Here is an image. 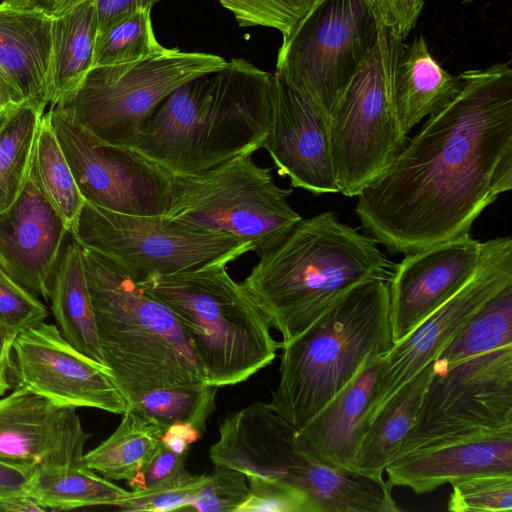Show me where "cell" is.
<instances>
[{
  "instance_id": "obj_21",
  "label": "cell",
  "mask_w": 512,
  "mask_h": 512,
  "mask_svg": "<svg viewBox=\"0 0 512 512\" xmlns=\"http://www.w3.org/2000/svg\"><path fill=\"white\" fill-rule=\"evenodd\" d=\"M384 356L367 362L304 427L295 443L304 454L332 465L352 468L369 426V412Z\"/></svg>"
},
{
  "instance_id": "obj_15",
  "label": "cell",
  "mask_w": 512,
  "mask_h": 512,
  "mask_svg": "<svg viewBox=\"0 0 512 512\" xmlns=\"http://www.w3.org/2000/svg\"><path fill=\"white\" fill-rule=\"evenodd\" d=\"M18 385L66 407H90L115 414L129 408L110 370L71 345L45 321L18 334L13 343Z\"/></svg>"
},
{
  "instance_id": "obj_11",
  "label": "cell",
  "mask_w": 512,
  "mask_h": 512,
  "mask_svg": "<svg viewBox=\"0 0 512 512\" xmlns=\"http://www.w3.org/2000/svg\"><path fill=\"white\" fill-rule=\"evenodd\" d=\"M510 430L512 344L450 365L435 363L416 422L396 458L418 449Z\"/></svg>"
},
{
  "instance_id": "obj_25",
  "label": "cell",
  "mask_w": 512,
  "mask_h": 512,
  "mask_svg": "<svg viewBox=\"0 0 512 512\" xmlns=\"http://www.w3.org/2000/svg\"><path fill=\"white\" fill-rule=\"evenodd\" d=\"M435 359L402 385L371 420L353 469L383 478L385 468L396 458L416 422L424 393L435 372Z\"/></svg>"
},
{
  "instance_id": "obj_45",
  "label": "cell",
  "mask_w": 512,
  "mask_h": 512,
  "mask_svg": "<svg viewBox=\"0 0 512 512\" xmlns=\"http://www.w3.org/2000/svg\"><path fill=\"white\" fill-rule=\"evenodd\" d=\"M15 338L0 325V396L10 388L9 371L12 368Z\"/></svg>"
},
{
  "instance_id": "obj_10",
  "label": "cell",
  "mask_w": 512,
  "mask_h": 512,
  "mask_svg": "<svg viewBox=\"0 0 512 512\" xmlns=\"http://www.w3.org/2000/svg\"><path fill=\"white\" fill-rule=\"evenodd\" d=\"M71 237L124 268L136 281L236 261L248 242L164 215H129L85 201Z\"/></svg>"
},
{
  "instance_id": "obj_40",
  "label": "cell",
  "mask_w": 512,
  "mask_h": 512,
  "mask_svg": "<svg viewBox=\"0 0 512 512\" xmlns=\"http://www.w3.org/2000/svg\"><path fill=\"white\" fill-rule=\"evenodd\" d=\"M246 477L249 495L237 512H311L306 496L296 487L280 480Z\"/></svg>"
},
{
  "instance_id": "obj_19",
  "label": "cell",
  "mask_w": 512,
  "mask_h": 512,
  "mask_svg": "<svg viewBox=\"0 0 512 512\" xmlns=\"http://www.w3.org/2000/svg\"><path fill=\"white\" fill-rule=\"evenodd\" d=\"M69 231L30 170L14 203L0 213V267L14 282L48 301Z\"/></svg>"
},
{
  "instance_id": "obj_1",
  "label": "cell",
  "mask_w": 512,
  "mask_h": 512,
  "mask_svg": "<svg viewBox=\"0 0 512 512\" xmlns=\"http://www.w3.org/2000/svg\"><path fill=\"white\" fill-rule=\"evenodd\" d=\"M460 77V92L356 196L362 227L392 254L470 234L500 195L496 168L512 153V69L494 64Z\"/></svg>"
},
{
  "instance_id": "obj_17",
  "label": "cell",
  "mask_w": 512,
  "mask_h": 512,
  "mask_svg": "<svg viewBox=\"0 0 512 512\" xmlns=\"http://www.w3.org/2000/svg\"><path fill=\"white\" fill-rule=\"evenodd\" d=\"M86 433L76 408L60 406L24 387L0 396V462L32 473L83 463Z\"/></svg>"
},
{
  "instance_id": "obj_39",
  "label": "cell",
  "mask_w": 512,
  "mask_h": 512,
  "mask_svg": "<svg viewBox=\"0 0 512 512\" xmlns=\"http://www.w3.org/2000/svg\"><path fill=\"white\" fill-rule=\"evenodd\" d=\"M40 299L0 272V325L14 338L48 316Z\"/></svg>"
},
{
  "instance_id": "obj_35",
  "label": "cell",
  "mask_w": 512,
  "mask_h": 512,
  "mask_svg": "<svg viewBox=\"0 0 512 512\" xmlns=\"http://www.w3.org/2000/svg\"><path fill=\"white\" fill-rule=\"evenodd\" d=\"M319 0H219L240 27L277 29L282 41L291 36Z\"/></svg>"
},
{
  "instance_id": "obj_27",
  "label": "cell",
  "mask_w": 512,
  "mask_h": 512,
  "mask_svg": "<svg viewBox=\"0 0 512 512\" xmlns=\"http://www.w3.org/2000/svg\"><path fill=\"white\" fill-rule=\"evenodd\" d=\"M98 20L94 0L52 18V72L49 107L74 92L93 68Z\"/></svg>"
},
{
  "instance_id": "obj_6",
  "label": "cell",
  "mask_w": 512,
  "mask_h": 512,
  "mask_svg": "<svg viewBox=\"0 0 512 512\" xmlns=\"http://www.w3.org/2000/svg\"><path fill=\"white\" fill-rule=\"evenodd\" d=\"M138 282L175 314L192 342L207 384L222 387L243 382L275 359L280 343L226 264L152 274Z\"/></svg>"
},
{
  "instance_id": "obj_50",
  "label": "cell",
  "mask_w": 512,
  "mask_h": 512,
  "mask_svg": "<svg viewBox=\"0 0 512 512\" xmlns=\"http://www.w3.org/2000/svg\"><path fill=\"white\" fill-rule=\"evenodd\" d=\"M0 272L4 273V272L2 271V269H1V267H0Z\"/></svg>"
},
{
  "instance_id": "obj_9",
  "label": "cell",
  "mask_w": 512,
  "mask_h": 512,
  "mask_svg": "<svg viewBox=\"0 0 512 512\" xmlns=\"http://www.w3.org/2000/svg\"><path fill=\"white\" fill-rule=\"evenodd\" d=\"M227 64L215 54L168 48L146 60L93 67L74 92L49 108L63 113L102 143L130 147L168 94Z\"/></svg>"
},
{
  "instance_id": "obj_46",
  "label": "cell",
  "mask_w": 512,
  "mask_h": 512,
  "mask_svg": "<svg viewBox=\"0 0 512 512\" xmlns=\"http://www.w3.org/2000/svg\"><path fill=\"white\" fill-rule=\"evenodd\" d=\"M30 474L0 462V495L24 493Z\"/></svg>"
},
{
  "instance_id": "obj_43",
  "label": "cell",
  "mask_w": 512,
  "mask_h": 512,
  "mask_svg": "<svg viewBox=\"0 0 512 512\" xmlns=\"http://www.w3.org/2000/svg\"><path fill=\"white\" fill-rule=\"evenodd\" d=\"M86 0H2L12 6L40 11L54 18ZM129 0H94L99 24L107 22Z\"/></svg>"
},
{
  "instance_id": "obj_42",
  "label": "cell",
  "mask_w": 512,
  "mask_h": 512,
  "mask_svg": "<svg viewBox=\"0 0 512 512\" xmlns=\"http://www.w3.org/2000/svg\"><path fill=\"white\" fill-rule=\"evenodd\" d=\"M188 454H178L160 442L150 461L128 483L132 491L142 490L185 470Z\"/></svg>"
},
{
  "instance_id": "obj_2",
  "label": "cell",
  "mask_w": 512,
  "mask_h": 512,
  "mask_svg": "<svg viewBox=\"0 0 512 512\" xmlns=\"http://www.w3.org/2000/svg\"><path fill=\"white\" fill-rule=\"evenodd\" d=\"M272 73L242 58L174 89L130 146L169 176L206 172L264 147Z\"/></svg>"
},
{
  "instance_id": "obj_4",
  "label": "cell",
  "mask_w": 512,
  "mask_h": 512,
  "mask_svg": "<svg viewBox=\"0 0 512 512\" xmlns=\"http://www.w3.org/2000/svg\"><path fill=\"white\" fill-rule=\"evenodd\" d=\"M81 252L104 364L129 405L155 389L207 383L172 310L108 257Z\"/></svg>"
},
{
  "instance_id": "obj_38",
  "label": "cell",
  "mask_w": 512,
  "mask_h": 512,
  "mask_svg": "<svg viewBox=\"0 0 512 512\" xmlns=\"http://www.w3.org/2000/svg\"><path fill=\"white\" fill-rule=\"evenodd\" d=\"M249 495L247 477L241 471L214 465L207 483L184 510L237 512Z\"/></svg>"
},
{
  "instance_id": "obj_8",
  "label": "cell",
  "mask_w": 512,
  "mask_h": 512,
  "mask_svg": "<svg viewBox=\"0 0 512 512\" xmlns=\"http://www.w3.org/2000/svg\"><path fill=\"white\" fill-rule=\"evenodd\" d=\"M254 153L206 172L171 177L166 216L248 242L259 257L276 249L302 219L290 206L293 189L279 187Z\"/></svg>"
},
{
  "instance_id": "obj_30",
  "label": "cell",
  "mask_w": 512,
  "mask_h": 512,
  "mask_svg": "<svg viewBox=\"0 0 512 512\" xmlns=\"http://www.w3.org/2000/svg\"><path fill=\"white\" fill-rule=\"evenodd\" d=\"M45 112L46 107L24 102L0 124V213L14 203L28 180Z\"/></svg>"
},
{
  "instance_id": "obj_13",
  "label": "cell",
  "mask_w": 512,
  "mask_h": 512,
  "mask_svg": "<svg viewBox=\"0 0 512 512\" xmlns=\"http://www.w3.org/2000/svg\"><path fill=\"white\" fill-rule=\"evenodd\" d=\"M47 113L86 202L129 215L166 214L171 177L165 171L130 147L100 142L53 108Z\"/></svg>"
},
{
  "instance_id": "obj_41",
  "label": "cell",
  "mask_w": 512,
  "mask_h": 512,
  "mask_svg": "<svg viewBox=\"0 0 512 512\" xmlns=\"http://www.w3.org/2000/svg\"><path fill=\"white\" fill-rule=\"evenodd\" d=\"M381 25L403 40L415 27L424 0H368Z\"/></svg>"
},
{
  "instance_id": "obj_37",
  "label": "cell",
  "mask_w": 512,
  "mask_h": 512,
  "mask_svg": "<svg viewBox=\"0 0 512 512\" xmlns=\"http://www.w3.org/2000/svg\"><path fill=\"white\" fill-rule=\"evenodd\" d=\"M452 512H511L512 474H484L451 483Z\"/></svg>"
},
{
  "instance_id": "obj_5",
  "label": "cell",
  "mask_w": 512,
  "mask_h": 512,
  "mask_svg": "<svg viewBox=\"0 0 512 512\" xmlns=\"http://www.w3.org/2000/svg\"><path fill=\"white\" fill-rule=\"evenodd\" d=\"M393 346L389 282H363L281 347L280 378L269 404L299 430L367 362L386 355Z\"/></svg>"
},
{
  "instance_id": "obj_32",
  "label": "cell",
  "mask_w": 512,
  "mask_h": 512,
  "mask_svg": "<svg viewBox=\"0 0 512 512\" xmlns=\"http://www.w3.org/2000/svg\"><path fill=\"white\" fill-rule=\"evenodd\" d=\"M512 344V283L496 293L441 349L435 363L450 365Z\"/></svg>"
},
{
  "instance_id": "obj_29",
  "label": "cell",
  "mask_w": 512,
  "mask_h": 512,
  "mask_svg": "<svg viewBox=\"0 0 512 512\" xmlns=\"http://www.w3.org/2000/svg\"><path fill=\"white\" fill-rule=\"evenodd\" d=\"M164 429L154 421L128 409L116 430L83 455V464L108 480L127 484L155 454Z\"/></svg>"
},
{
  "instance_id": "obj_24",
  "label": "cell",
  "mask_w": 512,
  "mask_h": 512,
  "mask_svg": "<svg viewBox=\"0 0 512 512\" xmlns=\"http://www.w3.org/2000/svg\"><path fill=\"white\" fill-rule=\"evenodd\" d=\"M460 75L445 71L422 36L403 43L393 79L394 103L405 134L424 117L444 108L461 90Z\"/></svg>"
},
{
  "instance_id": "obj_26",
  "label": "cell",
  "mask_w": 512,
  "mask_h": 512,
  "mask_svg": "<svg viewBox=\"0 0 512 512\" xmlns=\"http://www.w3.org/2000/svg\"><path fill=\"white\" fill-rule=\"evenodd\" d=\"M51 311L62 336L103 364L81 246L71 237L58 262L50 291Z\"/></svg>"
},
{
  "instance_id": "obj_31",
  "label": "cell",
  "mask_w": 512,
  "mask_h": 512,
  "mask_svg": "<svg viewBox=\"0 0 512 512\" xmlns=\"http://www.w3.org/2000/svg\"><path fill=\"white\" fill-rule=\"evenodd\" d=\"M31 172L71 234L85 199L61 150L47 111L39 126Z\"/></svg>"
},
{
  "instance_id": "obj_47",
  "label": "cell",
  "mask_w": 512,
  "mask_h": 512,
  "mask_svg": "<svg viewBox=\"0 0 512 512\" xmlns=\"http://www.w3.org/2000/svg\"><path fill=\"white\" fill-rule=\"evenodd\" d=\"M44 512L42 506L24 493L0 495V512Z\"/></svg>"
},
{
  "instance_id": "obj_36",
  "label": "cell",
  "mask_w": 512,
  "mask_h": 512,
  "mask_svg": "<svg viewBox=\"0 0 512 512\" xmlns=\"http://www.w3.org/2000/svg\"><path fill=\"white\" fill-rule=\"evenodd\" d=\"M208 479L209 475H195L185 469L145 489L127 491L115 507L128 512L184 510Z\"/></svg>"
},
{
  "instance_id": "obj_48",
  "label": "cell",
  "mask_w": 512,
  "mask_h": 512,
  "mask_svg": "<svg viewBox=\"0 0 512 512\" xmlns=\"http://www.w3.org/2000/svg\"><path fill=\"white\" fill-rule=\"evenodd\" d=\"M24 102L22 96L0 75V124L9 113Z\"/></svg>"
},
{
  "instance_id": "obj_49",
  "label": "cell",
  "mask_w": 512,
  "mask_h": 512,
  "mask_svg": "<svg viewBox=\"0 0 512 512\" xmlns=\"http://www.w3.org/2000/svg\"><path fill=\"white\" fill-rule=\"evenodd\" d=\"M471 1H473V0H464V2H471Z\"/></svg>"
},
{
  "instance_id": "obj_44",
  "label": "cell",
  "mask_w": 512,
  "mask_h": 512,
  "mask_svg": "<svg viewBox=\"0 0 512 512\" xmlns=\"http://www.w3.org/2000/svg\"><path fill=\"white\" fill-rule=\"evenodd\" d=\"M203 433L188 423H176L168 426L161 437V442L178 454H189L190 445Z\"/></svg>"
},
{
  "instance_id": "obj_28",
  "label": "cell",
  "mask_w": 512,
  "mask_h": 512,
  "mask_svg": "<svg viewBox=\"0 0 512 512\" xmlns=\"http://www.w3.org/2000/svg\"><path fill=\"white\" fill-rule=\"evenodd\" d=\"M127 490L101 477L83 463L35 469L24 494L46 511L91 506H116Z\"/></svg>"
},
{
  "instance_id": "obj_3",
  "label": "cell",
  "mask_w": 512,
  "mask_h": 512,
  "mask_svg": "<svg viewBox=\"0 0 512 512\" xmlns=\"http://www.w3.org/2000/svg\"><path fill=\"white\" fill-rule=\"evenodd\" d=\"M377 243L327 211L301 219L276 249L260 257L242 283L281 334L280 348L355 286L389 282L396 264Z\"/></svg>"
},
{
  "instance_id": "obj_22",
  "label": "cell",
  "mask_w": 512,
  "mask_h": 512,
  "mask_svg": "<svg viewBox=\"0 0 512 512\" xmlns=\"http://www.w3.org/2000/svg\"><path fill=\"white\" fill-rule=\"evenodd\" d=\"M52 72V18L0 3V75L25 102L49 106Z\"/></svg>"
},
{
  "instance_id": "obj_23",
  "label": "cell",
  "mask_w": 512,
  "mask_h": 512,
  "mask_svg": "<svg viewBox=\"0 0 512 512\" xmlns=\"http://www.w3.org/2000/svg\"><path fill=\"white\" fill-rule=\"evenodd\" d=\"M301 452V451H300ZM287 483L307 498L311 512H399L388 480L319 461L301 452Z\"/></svg>"
},
{
  "instance_id": "obj_16",
  "label": "cell",
  "mask_w": 512,
  "mask_h": 512,
  "mask_svg": "<svg viewBox=\"0 0 512 512\" xmlns=\"http://www.w3.org/2000/svg\"><path fill=\"white\" fill-rule=\"evenodd\" d=\"M263 148L292 187L314 194L339 192L329 115L276 72L272 73L270 125Z\"/></svg>"
},
{
  "instance_id": "obj_18",
  "label": "cell",
  "mask_w": 512,
  "mask_h": 512,
  "mask_svg": "<svg viewBox=\"0 0 512 512\" xmlns=\"http://www.w3.org/2000/svg\"><path fill=\"white\" fill-rule=\"evenodd\" d=\"M481 249L482 242L467 234L406 254L395 265L389 280L394 344L467 283L478 266Z\"/></svg>"
},
{
  "instance_id": "obj_20",
  "label": "cell",
  "mask_w": 512,
  "mask_h": 512,
  "mask_svg": "<svg viewBox=\"0 0 512 512\" xmlns=\"http://www.w3.org/2000/svg\"><path fill=\"white\" fill-rule=\"evenodd\" d=\"M385 472L392 486L416 494L484 474H512V430L486 434L408 452Z\"/></svg>"
},
{
  "instance_id": "obj_14",
  "label": "cell",
  "mask_w": 512,
  "mask_h": 512,
  "mask_svg": "<svg viewBox=\"0 0 512 512\" xmlns=\"http://www.w3.org/2000/svg\"><path fill=\"white\" fill-rule=\"evenodd\" d=\"M512 283V239L482 242L478 266L453 296L384 356L369 412V424L392 395L425 365L502 288Z\"/></svg>"
},
{
  "instance_id": "obj_12",
  "label": "cell",
  "mask_w": 512,
  "mask_h": 512,
  "mask_svg": "<svg viewBox=\"0 0 512 512\" xmlns=\"http://www.w3.org/2000/svg\"><path fill=\"white\" fill-rule=\"evenodd\" d=\"M380 25L368 0H319L282 41L275 72L330 115Z\"/></svg>"
},
{
  "instance_id": "obj_33",
  "label": "cell",
  "mask_w": 512,
  "mask_h": 512,
  "mask_svg": "<svg viewBox=\"0 0 512 512\" xmlns=\"http://www.w3.org/2000/svg\"><path fill=\"white\" fill-rule=\"evenodd\" d=\"M218 388L205 383L155 389L143 394L129 409L164 430L172 424L188 423L204 433Z\"/></svg>"
},
{
  "instance_id": "obj_7",
  "label": "cell",
  "mask_w": 512,
  "mask_h": 512,
  "mask_svg": "<svg viewBox=\"0 0 512 512\" xmlns=\"http://www.w3.org/2000/svg\"><path fill=\"white\" fill-rule=\"evenodd\" d=\"M403 40L380 25L377 42L337 99L330 143L339 192L356 197L381 177L408 140L394 103V70Z\"/></svg>"
},
{
  "instance_id": "obj_34",
  "label": "cell",
  "mask_w": 512,
  "mask_h": 512,
  "mask_svg": "<svg viewBox=\"0 0 512 512\" xmlns=\"http://www.w3.org/2000/svg\"><path fill=\"white\" fill-rule=\"evenodd\" d=\"M156 39L151 9H138L97 34L93 67L129 64L167 51Z\"/></svg>"
}]
</instances>
